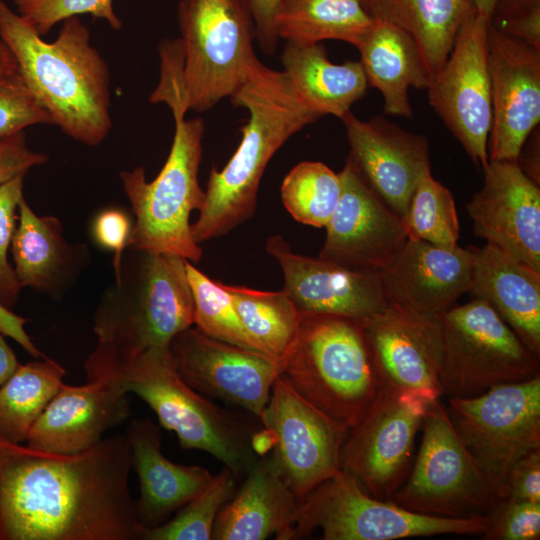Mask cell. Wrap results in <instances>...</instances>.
<instances>
[{"mask_svg":"<svg viewBox=\"0 0 540 540\" xmlns=\"http://www.w3.org/2000/svg\"><path fill=\"white\" fill-rule=\"evenodd\" d=\"M126 434L74 454L0 438V540H142Z\"/></svg>","mask_w":540,"mask_h":540,"instance_id":"6da1fadb","label":"cell"},{"mask_svg":"<svg viewBox=\"0 0 540 540\" xmlns=\"http://www.w3.org/2000/svg\"><path fill=\"white\" fill-rule=\"evenodd\" d=\"M0 40L53 125L89 146L106 138L112 125L109 68L78 17L64 20L55 41L46 42L0 0Z\"/></svg>","mask_w":540,"mask_h":540,"instance_id":"7a4b0ae2","label":"cell"},{"mask_svg":"<svg viewBox=\"0 0 540 540\" xmlns=\"http://www.w3.org/2000/svg\"><path fill=\"white\" fill-rule=\"evenodd\" d=\"M160 57V81L149 101L170 107L174 138L166 162L152 181L146 180L142 166L120 173L135 215L127 249L175 255L197 263L202 249L193 239L190 215L200 210L205 198L198 180L205 125L201 118L185 119L189 109L181 55L168 50Z\"/></svg>","mask_w":540,"mask_h":540,"instance_id":"3957f363","label":"cell"},{"mask_svg":"<svg viewBox=\"0 0 540 540\" xmlns=\"http://www.w3.org/2000/svg\"><path fill=\"white\" fill-rule=\"evenodd\" d=\"M249 112L242 139L225 167L212 168L198 219L191 224L196 243L223 236L251 218L267 164L279 148L306 125L318 120L298 96L284 71L258 60L231 96Z\"/></svg>","mask_w":540,"mask_h":540,"instance_id":"277c9868","label":"cell"},{"mask_svg":"<svg viewBox=\"0 0 540 540\" xmlns=\"http://www.w3.org/2000/svg\"><path fill=\"white\" fill-rule=\"evenodd\" d=\"M87 380L106 378L125 393L146 402L162 427L177 435L183 449L207 452L238 478L258 460L263 427L223 409L191 388L179 375L169 348H153L131 356H113L94 349L84 361Z\"/></svg>","mask_w":540,"mask_h":540,"instance_id":"5b68a950","label":"cell"},{"mask_svg":"<svg viewBox=\"0 0 540 540\" xmlns=\"http://www.w3.org/2000/svg\"><path fill=\"white\" fill-rule=\"evenodd\" d=\"M186 259L128 250L120 272L103 292L94 314L95 349L131 356L169 348L173 338L194 324V299Z\"/></svg>","mask_w":540,"mask_h":540,"instance_id":"8992f818","label":"cell"},{"mask_svg":"<svg viewBox=\"0 0 540 540\" xmlns=\"http://www.w3.org/2000/svg\"><path fill=\"white\" fill-rule=\"evenodd\" d=\"M281 375L307 402L348 430L385 388L360 321L338 315H301Z\"/></svg>","mask_w":540,"mask_h":540,"instance_id":"52a82bcc","label":"cell"},{"mask_svg":"<svg viewBox=\"0 0 540 540\" xmlns=\"http://www.w3.org/2000/svg\"><path fill=\"white\" fill-rule=\"evenodd\" d=\"M182 79L189 110H209L231 97L259 60L245 0H180Z\"/></svg>","mask_w":540,"mask_h":540,"instance_id":"ba28073f","label":"cell"},{"mask_svg":"<svg viewBox=\"0 0 540 540\" xmlns=\"http://www.w3.org/2000/svg\"><path fill=\"white\" fill-rule=\"evenodd\" d=\"M441 336L439 382L449 398H469L488 389L540 375L532 353L485 301L450 307L437 315Z\"/></svg>","mask_w":540,"mask_h":540,"instance_id":"9c48e42d","label":"cell"},{"mask_svg":"<svg viewBox=\"0 0 540 540\" xmlns=\"http://www.w3.org/2000/svg\"><path fill=\"white\" fill-rule=\"evenodd\" d=\"M421 427L414 463L388 500L422 515L487 517L504 497L462 444L439 399L429 405Z\"/></svg>","mask_w":540,"mask_h":540,"instance_id":"30bf717a","label":"cell"},{"mask_svg":"<svg viewBox=\"0 0 540 540\" xmlns=\"http://www.w3.org/2000/svg\"><path fill=\"white\" fill-rule=\"evenodd\" d=\"M487 517L445 518L406 510L367 494L339 470L302 500L291 539L321 531L323 540H394L442 534L481 535Z\"/></svg>","mask_w":540,"mask_h":540,"instance_id":"8fae6325","label":"cell"},{"mask_svg":"<svg viewBox=\"0 0 540 540\" xmlns=\"http://www.w3.org/2000/svg\"><path fill=\"white\" fill-rule=\"evenodd\" d=\"M446 410L464 447L505 498L511 466L540 448V375L449 398Z\"/></svg>","mask_w":540,"mask_h":540,"instance_id":"7c38bea8","label":"cell"},{"mask_svg":"<svg viewBox=\"0 0 540 540\" xmlns=\"http://www.w3.org/2000/svg\"><path fill=\"white\" fill-rule=\"evenodd\" d=\"M431 402L385 387L367 414L348 430L340 470L367 494L388 500L410 471L415 437Z\"/></svg>","mask_w":540,"mask_h":540,"instance_id":"4fadbf2b","label":"cell"},{"mask_svg":"<svg viewBox=\"0 0 540 540\" xmlns=\"http://www.w3.org/2000/svg\"><path fill=\"white\" fill-rule=\"evenodd\" d=\"M490 18L475 8L460 26L450 54L431 78V107L483 169L489 163L487 143L492 121L487 34Z\"/></svg>","mask_w":540,"mask_h":540,"instance_id":"5bb4252c","label":"cell"},{"mask_svg":"<svg viewBox=\"0 0 540 540\" xmlns=\"http://www.w3.org/2000/svg\"><path fill=\"white\" fill-rule=\"evenodd\" d=\"M261 424L271 441L274 465L299 499L340 470L348 429L307 402L281 374Z\"/></svg>","mask_w":540,"mask_h":540,"instance_id":"9a60e30c","label":"cell"},{"mask_svg":"<svg viewBox=\"0 0 540 540\" xmlns=\"http://www.w3.org/2000/svg\"><path fill=\"white\" fill-rule=\"evenodd\" d=\"M169 350L177 372L191 388L240 406L262 423L272 385L281 374L276 360L192 326L173 338Z\"/></svg>","mask_w":540,"mask_h":540,"instance_id":"2e32d148","label":"cell"},{"mask_svg":"<svg viewBox=\"0 0 540 540\" xmlns=\"http://www.w3.org/2000/svg\"><path fill=\"white\" fill-rule=\"evenodd\" d=\"M339 174L341 196L325 226L319 257L351 270L382 274L408 240L402 219L372 191L348 158Z\"/></svg>","mask_w":540,"mask_h":540,"instance_id":"e0dca14e","label":"cell"},{"mask_svg":"<svg viewBox=\"0 0 540 540\" xmlns=\"http://www.w3.org/2000/svg\"><path fill=\"white\" fill-rule=\"evenodd\" d=\"M492 121L489 161H515L540 122V50L489 24Z\"/></svg>","mask_w":540,"mask_h":540,"instance_id":"ac0fdd59","label":"cell"},{"mask_svg":"<svg viewBox=\"0 0 540 540\" xmlns=\"http://www.w3.org/2000/svg\"><path fill=\"white\" fill-rule=\"evenodd\" d=\"M360 324L385 387L416 393L430 401L439 399L443 392L437 316L419 314L389 301Z\"/></svg>","mask_w":540,"mask_h":540,"instance_id":"d6986e66","label":"cell"},{"mask_svg":"<svg viewBox=\"0 0 540 540\" xmlns=\"http://www.w3.org/2000/svg\"><path fill=\"white\" fill-rule=\"evenodd\" d=\"M467 203L474 234L540 271V189L515 161H489Z\"/></svg>","mask_w":540,"mask_h":540,"instance_id":"ffe728a7","label":"cell"},{"mask_svg":"<svg viewBox=\"0 0 540 540\" xmlns=\"http://www.w3.org/2000/svg\"><path fill=\"white\" fill-rule=\"evenodd\" d=\"M266 251L279 263L284 276L282 291L301 315L329 314L361 321L389 303L381 273L355 271L320 257L299 255L281 235L267 239Z\"/></svg>","mask_w":540,"mask_h":540,"instance_id":"44dd1931","label":"cell"},{"mask_svg":"<svg viewBox=\"0 0 540 540\" xmlns=\"http://www.w3.org/2000/svg\"><path fill=\"white\" fill-rule=\"evenodd\" d=\"M340 119L350 146L348 159L372 191L402 218L420 178L431 170L427 139L385 117L363 121L349 111Z\"/></svg>","mask_w":540,"mask_h":540,"instance_id":"7402d4cb","label":"cell"},{"mask_svg":"<svg viewBox=\"0 0 540 540\" xmlns=\"http://www.w3.org/2000/svg\"><path fill=\"white\" fill-rule=\"evenodd\" d=\"M128 415L127 393L109 379L95 378L81 386L62 383L26 442L47 452H83L98 444L105 431Z\"/></svg>","mask_w":540,"mask_h":540,"instance_id":"603a6c76","label":"cell"},{"mask_svg":"<svg viewBox=\"0 0 540 540\" xmlns=\"http://www.w3.org/2000/svg\"><path fill=\"white\" fill-rule=\"evenodd\" d=\"M382 280L390 302L437 316L468 292L471 255L459 245L444 248L408 239L395 262L382 273Z\"/></svg>","mask_w":540,"mask_h":540,"instance_id":"cb8c5ba5","label":"cell"},{"mask_svg":"<svg viewBox=\"0 0 540 540\" xmlns=\"http://www.w3.org/2000/svg\"><path fill=\"white\" fill-rule=\"evenodd\" d=\"M125 434L139 480L136 515L146 530L169 520L213 481L215 475L203 467L167 459L161 451L160 428L151 419L132 420Z\"/></svg>","mask_w":540,"mask_h":540,"instance_id":"d4e9b609","label":"cell"},{"mask_svg":"<svg viewBox=\"0 0 540 540\" xmlns=\"http://www.w3.org/2000/svg\"><path fill=\"white\" fill-rule=\"evenodd\" d=\"M467 248L471 255L468 292L490 305L540 357V271L489 243Z\"/></svg>","mask_w":540,"mask_h":540,"instance_id":"484cf974","label":"cell"},{"mask_svg":"<svg viewBox=\"0 0 540 540\" xmlns=\"http://www.w3.org/2000/svg\"><path fill=\"white\" fill-rule=\"evenodd\" d=\"M10 250L21 287L58 300L74 285L88 262L85 244L68 242L58 218L38 216L23 197L18 205Z\"/></svg>","mask_w":540,"mask_h":540,"instance_id":"4316f807","label":"cell"},{"mask_svg":"<svg viewBox=\"0 0 540 540\" xmlns=\"http://www.w3.org/2000/svg\"><path fill=\"white\" fill-rule=\"evenodd\" d=\"M302 500L290 489L270 455L258 458L240 489L220 510L214 540H291Z\"/></svg>","mask_w":540,"mask_h":540,"instance_id":"83f0119b","label":"cell"},{"mask_svg":"<svg viewBox=\"0 0 540 540\" xmlns=\"http://www.w3.org/2000/svg\"><path fill=\"white\" fill-rule=\"evenodd\" d=\"M356 48L368 86L382 94L384 113L411 118L409 89H427L431 80L413 38L389 22L373 19Z\"/></svg>","mask_w":540,"mask_h":540,"instance_id":"f1b7e54d","label":"cell"},{"mask_svg":"<svg viewBox=\"0 0 540 540\" xmlns=\"http://www.w3.org/2000/svg\"><path fill=\"white\" fill-rule=\"evenodd\" d=\"M281 60L298 96L320 116L341 118L369 87L360 61L333 64L319 43L286 42Z\"/></svg>","mask_w":540,"mask_h":540,"instance_id":"f546056e","label":"cell"},{"mask_svg":"<svg viewBox=\"0 0 540 540\" xmlns=\"http://www.w3.org/2000/svg\"><path fill=\"white\" fill-rule=\"evenodd\" d=\"M368 15L408 33L431 78L443 66L458 30L474 9L472 0H360Z\"/></svg>","mask_w":540,"mask_h":540,"instance_id":"4dcf8cb0","label":"cell"},{"mask_svg":"<svg viewBox=\"0 0 540 540\" xmlns=\"http://www.w3.org/2000/svg\"><path fill=\"white\" fill-rule=\"evenodd\" d=\"M373 22L360 0H284L277 19L278 38L298 44L327 39L355 47Z\"/></svg>","mask_w":540,"mask_h":540,"instance_id":"1f68e13d","label":"cell"},{"mask_svg":"<svg viewBox=\"0 0 540 540\" xmlns=\"http://www.w3.org/2000/svg\"><path fill=\"white\" fill-rule=\"evenodd\" d=\"M65 369L44 357L17 366L0 387V438L23 443L57 393Z\"/></svg>","mask_w":540,"mask_h":540,"instance_id":"d6a6232c","label":"cell"},{"mask_svg":"<svg viewBox=\"0 0 540 540\" xmlns=\"http://www.w3.org/2000/svg\"><path fill=\"white\" fill-rule=\"evenodd\" d=\"M257 349L282 363L292 350L301 314L284 291H261L223 284Z\"/></svg>","mask_w":540,"mask_h":540,"instance_id":"836d02e7","label":"cell"},{"mask_svg":"<svg viewBox=\"0 0 540 540\" xmlns=\"http://www.w3.org/2000/svg\"><path fill=\"white\" fill-rule=\"evenodd\" d=\"M342 191L339 173L318 161L297 164L285 176L281 199L286 210L298 222L325 227L332 217Z\"/></svg>","mask_w":540,"mask_h":540,"instance_id":"e575fe53","label":"cell"},{"mask_svg":"<svg viewBox=\"0 0 540 540\" xmlns=\"http://www.w3.org/2000/svg\"><path fill=\"white\" fill-rule=\"evenodd\" d=\"M408 239L454 248L459 240V220L452 193L427 171L417 183L401 218Z\"/></svg>","mask_w":540,"mask_h":540,"instance_id":"d590c367","label":"cell"},{"mask_svg":"<svg viewBox=\"0 0 540 540\" xmlns=\"http://www.w3.org/2000/svg\"><path fill=\"white\" fill-rule=\"evenodd\" d=\"M186 272L194 299L196 327L215 339L260 352L245 331L223 283L212 280L188 260Z\"/></svg>","mask_w":540,"mask_h":540,"instance_id":"8d00e7d4","label":"cell"},{"mask_svg":"<svg viewBox=\"0 0 540 540\" xmlns=\"http://www.w3.org/2000/svg\"><path fill=\"white\" fill-rule=\"evenodd\" d=\"M239 478L227 467L211 484L178 510L172 519L147 529L142 540H210L222 507L236 492Z\"/></svg>","mask_w":540,"mask_h":540,"instance_id":"74e56055","label":"cell"},{"mask_svg":"<svg viewBox=\"0 0 540 540\" xmlns=\"http://www.w3.org/2000/svg\"><path fill=\"white\" fill-rule=\"evenodd\" d=\"M52 118L25 83L13 59L0 66V139L23 132Z\"/></svg>","mask_w":540,"mask_h":540,"instance_id":"f35d334b","label":"cell"},{"mask_svg":"<svg viewBox=\"0 0 540 540\" xmlns=\"http://www.w3.org/2000/svg\"><path fill=\"white\" fill-rule=\"evenodd\" d=\"M17 13L40 35L44 36L60 21L90 14L107 21L118 30L122 22L115 14L112 0H12Z\"/></svg>","mask_w":540,"mask_h":540,"instance_id":"ab89813d","label":"cell"},{"mask_svg":"<svg viewBox=\"0 0 540 540\" xmlns=\"http://www.w3.org/2000/svg\"><path fill=\"white\" fill-rule=\"evenodd\" d=\"M25 175H18L0 186V304L12 310L21 285L8 261V250L16 228L18 205L23 196Z\"/></svg>","mask_w":540,"mask_h":540,"instance_id":"60d3db41","label":"cell"},{"mask_svg":"<svg viewBox=\"0 0 540 540\" xmlns=\"http://www.w3.org/2000/svg\"><path fill=\"white\" fill-rule=\"evenodd\" d=\"M485 540H538L540 502L501 499L487 515Z\"/></svg>","mask_w":540,"mask_h":540,"instance_id":"b9f144b4","label":"cell"},{"mask_svg":"<svg viewBox=\"0 0 540 540\" xmlns=\"http://www.w3.org/2000/svg\"><path fill=\"white\" fill-rule=\"evenodd\" d=\"M490 25L540 50V0H497Z\"/></svg>","mask_w":540,"mask_h":540,"instance_id":"7bdbcfd3","label":"cell"},{"mask_svg":"<svg viewBox=\"0 0 540 540\" xmlns=\"http://www.w3.org/2000/svg\"><path fill=\"white\" fill-rule=\"evenodd\" d=\"M132 227L129 215L117 207L103 209L93 220L91 232L95 242L113 252L112 266L115 276L120 272Z\"/></svg>","mask_w":540,"mask_h":540,"instance_id":"ee69618b","label":"cell"},{"mask_svg":"<svg viewBox=\"0 0 540 540\" xmlns=\"http://www.w3.org/2000/svg\"><path fill=\"white\" fill-rule=\"evenodd\" d=\"M505 491L507 498L540 502V448L528 452L511 466Z\"/></svg>","mask_w":540,"mask_h":540,"instance_id":"f6af8a7d","label":"cell"},{"mask_svg":"<svg viewBox=\"0 0 540 540\" xmlns=\"http://www.w3.org/2000/svg\"><path fill=\"white\" fill-rule=\"evenodd\" d=\"M47 160L46 154L27 146L23 132L0 139V186Z\"/></svg>","mask_w":540,"mask_h":540,"instance_id":"bcb514c9","label":"cell"},{"mask_svg":"<svg viewBox=\"0 0 540 540\" xmlns=\"http://www.w3.org/2000/svg\"><path fill=\"white\" fill-rule=\"evenodd\" d=\"M250 11L255 38L263 52L274 54L278 41L276 19L284 0H245Z\"/></svg>","mask_w":540,"mask_h":540,"instance_id":"7dc6e473","label":"cell"},{"mask_svg":"<svg viewBox=\"0 0 540 540\" xmlns=\"http://www.w3.org/2000/svg\"><path fill=\"white\" fill-rule=\"evenodd\" d=\"M28 321L0 304V333L13 339L32 357L44 358L46 355L37 348L24 329Z\"/></svg>","mask_w":540,"mask_h":540,"instance_id":"c3c4849f","label":"cell"},{"mask_svg":"<svg viewBox=\"0 0 540 540\" xmlns=\"http://www.w3.org/2000/svg\"><path fill=\"white\" fill-rule=\"evenodd\" d=\"M529 139V148L524 156H518L517 164L530 179L539 184V131L533 130Z\"/></svg>","mask_w":540,"mask_h":540,"instance_id":"681fc988","label":"cell"},{"mask_svg":"<svg viewBox=\"0 0 540 540\" xmlns=\"http://www.w3.org/2000/svg\"><path fill=\"white\" fill-rule=\"evenodd\" d=\"M19 362L14 351L5 340V336L0 333V387L15 371Z\"/></svg>","mask_w":540,"mask_h":540,"instance_id":"f907efd6","label":"cell"},{"mask_svg":"<svg viewBox=\"0 0 540 540\" xmlns=\"http://www.w3.org/2000/svg\"><path fill=\"white\" fill-rule=\"evenodd\" d=\"M475 10L490 18L497 0H472Z\"/></svg>","mask_w":540,"mask_h":540,"instance_id":"816d5d0a","label":"cell"},{"mask_svg":"<svg viewBox=\"0 0 540 540\" xmlns=\"http://www.w3.org/2000/svg\"><path fill=\"white\" fill-rule=\"evenodd\" d=\"M14 59L8 47L0 40V66Z\"/></svg>","mask_w":540,"mask_h":540,"instance_id":"f5cc1de1","label":"cell"}]
</instances>
